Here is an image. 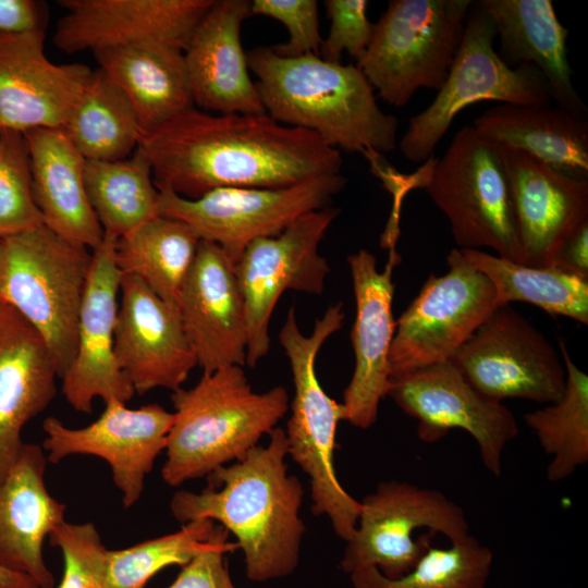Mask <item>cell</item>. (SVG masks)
Masks as SVG:
<instances>
[{"label": "cell", "instance_id": "obj_1", "mask_svg": "<svg viewBox=\"0 0 588 588\" xmlns=\"http://www.w3.org/2000/svg\"><path fill=\"white\" fill-rule=\"evenodd\" d=\"M137 147L157 188L187 199L222 187H286L342 169L340 150L267 113L192 108L143 133Z\"/></svg>", "mask_w": 588, "mask_h": 588}, {"label": "cell", "instance_id": "obj_2", "mask_svg": "<svg viewBox=\"0 0 588 588\" xmlns=\"http://www.w3.org/2000/svg\"><path fill=\"white\" fill-rule=\"evenodd\" d=\"M284 429L274 428L266 445L222 466L200 492L180 490L170 510L182 524L210 519L236 538L248 579L264 583L297 567L305 525L299 516L304 489L287 471Z\"/></svg>", "mask_w": 588, "mask_h": 588}, {"label": "cell", "instance_id": "obj_3", "mask_svg": "<svg viewBox=\"0 0 588 588\" xmlns=\"http://www.w3.org/2000/svg\"><path fill=\"white\" fill-rule=\"evenodd\" d=\"M265 111L279 123L308 131L328 146L380 155L397 146L399 121L382 111L356 64L308 53L282 57L271 47L246 52Z\"/></svg>", "mask_w": 588, "mask_h": 588}, {"label": "cell", "instance_id": "obj_4", "mask_svg": "<svg viewBox=\"0 0 588 588\" xmlns=\"http://www.w3.org/2000/svg\"><path fill=\"white\" fill-rule=\"evenodd\" d=\"M171 400L173 422L161 476L172 487L242 460L290 406L281 385L255 392L242 366L203 373L194 387L172 392Z\"/></svg>", "mask_w": 588, "mask_h": 588}, {"label": "cell", "instance_id": "obj_5", "mask_svg": "<svg viewBox=\"0 0 588 588\" xmlns=\"http://www.w3.org/2000/svg\"><path fill=\"white\" fill-rule=\"evenodd\" d=\"M0 244L1 298L40 335L62 379L76 351L91 254L44 224L1 237Z\"/></svg>", "mask_w": 588, "mask_h": 588}, {"label": "cell", "instance_id": "obj_6", "mask_svg": "<svg viewBox=\"0 0 588 588\" xmlns=\"http://www.w3.org/2000/svg\"><path fill=\"white\" fill-rule=\"evenodd\" d=\"M424 166L427 171L414 186L424 188L445 215L461 248L489 247L525 265L502 147L465 125L441 158Z\"/></svg>", "mask_w": 588, "mask_h": 588}, {"label": "cell", "instance_id": "obj_7", "mask_svg": "<svg viewBox=\"0 0 588 588\" xmlns=\"http://www.w3.org/2000/svg\"><path fill=\"white\" fill-rule=\"evenodd\" d=\"M471 0H391L357 66L388 105L439 90L457 54Z\"/></svg>", "mask_w": 588, "mask_h": 588}, {"label": "cell", "instance_id": "obj_8", "mask_svg": "<svg viewBox=\"0 0 588 588\" xmlns=\"http://www.w3.org/2000/svg\"><path fill=\"white\" fill-rule=\"evenodd\" d=\"M495 37L490 17L473 4L462 44L444 83L433 101L408 120L407 130L397 144L408 161L429 160L455 117L476 102L551 105L550 87L542 73L531 64L516 68L505 64L493 47Z\"/></svg>", "mask_w": 588, "mask_h": 588}, {"label": "cell", "instance_id": "obj_9", "mask_svg": "<svg viewBox=\"0 0 588 588\" xmlns=\"http://www.w3.org/2000/svg\"><path fill=\"white\" fill-rule=\"evenodd\" d=\"M438 532L451 542L469 535L458 504L436 489L383 481L360 502L340 567L348 575L376 567L384 577L397 579L413 569Z\"/></svg>", "mask_w": 588, "mask_h": 588}, {"label": "cell", "instance_id": "obj_10", "mask_svg": "<svg viewBox=\"0 0 588 588\" xmlns=\"http://www.w3.org/2000/svg\"><path fill=\"white\" fill-rule=\"evenodd\" d=\"M346 177L329 174L279 188L222 187L195 199L159 189L157 216L182 221L235 265L254 241L277 236L303 215L330 207Z\"/></svg>", "mask_w": 588, "mask_h": 588}, {"label": "cell", "instance_id": "obj_11", "mask_svg": "<svg viewBox=\"0 0 588 588\" xmlns=\"http://www.w3.org/2000/svg\"><path fill=\"white\" fill-rule=\"evenodd\" d=\"M449 271L430 274L397 321L390 350L391 377L450 360L499 308L491 281L453 248Z\"/></svg>", "mask_w": 588, "mask_h": 588}, {"label": "cell", "instance_id": "obj_12", "mask_svg": "<svg viewBox=\"0 0 588 588\" xmlns=\"http://www.w3.org/2000/svg\"><path fill=\"white\" fill-rule=\"evenodd\" d=\"M340 212L331 206L307 212L277 236L252 242L235 264L246 311L248 366L269 352L270 319L285 291L323 292L330 267L318 247Z\"/></svg>", "mask_w": 588, "mask_h": 588}, {"label": "cell", "instance_id": "obj_13", "mask_svg": "<svg viewBox=\"0 0 588 588\" xmlns=\"http://www.w3.org/2000/svg\"><path fill=\"white\" fill-rule=\"evenodd\" d=\"M450 362L479 393L491 400L555 403L566 371L544 335L511 305L497 308Z\"/></svg>", "mask_w": 588, "mask_h": 588}, {"label": "cell", "instance_id": "obj_14", "mask_svg": "<svg viewBox=\"0 0 588 588\" xmlns=\"http://www.w3.org/2000/svg\"><path fill=\"white\" fill-rule=\"evenodd\" d=\"M318 352L317 344L305 340L293 342L285 350L294 397L284 432L289 455L309 478L314 514L327 516L334 532L348 541L356 529L360 502L343 488L334 470L336 429L344 420V408L324 392L318 380Z\"/></svg>", "mask_w": 588, "mask_h": 588}, {"label": "cell", "instance_id": "obj_15", "mask_svg": "<svg viewBox=\"0 0 588 588\" xmlns=\"http://www.w3.org/2000/svg\"><path fill=\"white\" fill-rule=\"evenodd\" d=\"M388 396L418 422L417 436L426 443L463 429L476 441L487 470L499 477L502 453L518 434L514 414L479 393L450 362L391 377Z\"/></svg>", "mask_w": 588, "mask_h": 588}, {"label": "cell", "instance_id": "obj_16", "mask_svg": "<svg viewBox=\"0 0 588 588\" xmlns=\"http://www.w3.org/2000/svg\"><path fill=\"white\" fill-rule=\"evenodd\" d=\"M102 414L83 428H70L57 417L44 420L42 449L57 464L71 455H94L106 461L122 493L124 507L140 498L145 478L166 450L173 413L158 404L128 408L119 400L108 401Z\"/></svg>", "mask_w": 588, "mask_h": 588}, {"label": "cell", "instance_id": "obj_17", "mask_svg": "<svg viewBox=\"0 0 588 588\" xmlns=\"http://www.w3.org/2000/svg\"><path fill=\"white\" fill-rule=\"evenodd\" d=\"M118 237L103 234L91 252V262L77 322L74 359L62 378V393L77 412L90 413L94 400L127 403L135 391L114 354V330L122 272L115 247Z\"/></svg>", "mask_w": 588, "mask_h": 588}, {"label": "cell", "instance_id": "obj_18", "mask_svg": "<svg viewBox=\"0 0 588 588\" xmlns=\"http://www.w3.org/2000/svg\"><path fill=\"white\" fill-rule=\"evenodd\" d=\"M120 295L114 354L135 393L182 388L198 365L177 305L130 274H122Z\"/></svg>", "mask_w": 588, "mask_h": 588}, {"label": "cell", "instance_id": "obj_19", "mask_svg": "<svg viewBox=\"0 0 588 588\" xmlns=\"http://www.w3.org/2000/svg\"><path fill=\"white\" fill-rule=\"evenodd\" d=\"M53 44L66 53L156 42L183 51L213 0H60Z\"/></svg>", "mask_w": 588, "mask_h": 588}, {"label": "cell", "instance_id": "obj_20", "mask_svg": "<svg viewBox=\"0 0 588 588\" xmlns=\"http://www.w3.org/2000/svg\"><path fill=\"white\" fill-rule=\"evenodd\" d=\"M44 39V32L0 36L2 131L62 128L91 78L85 64L52 62Z\"/></svg>", "mask_w": 588, "mask_h": 588}, {"label": "cell", "instance_id": "obj_21", "mask_svg": "<svg viewBox=\"0 0 588 588\" xmlns=\"http://www.w3.org/2000/svg\"><path fill=\"white\" fill-rule=\"evenodd\" d=\"M397 258L392 248L383 271L378 270L376 257L367 249L346 258L356 304L351 331L355 366L342 405L344 420L360 429L376 422L379 404L390 384L389 357L395 332L392 272Z\"/></svg>", "mask_w": 588, "mask_h": 588}, {"label": "cell", "instance_id": "obj_22", "mask_svg": "<svg viewBox=\"0 0 588 588\" xmlns=\"http://www.w3.org/2000/svg\"><path fill=\"white\" fill-rule=\"evenodd\" d=\"M177 308L204 373L246 364V311L235 265L217 244L199 241Z\"/></svg>", "mask_w": 588, "mask_h": 588}, {"label": "cell", "instance_id": "obj_23", "mask_svg": "<svg viewBox=\"0 0 588 588\" xmlns=\"http://www.w3.org/2000/svg\"><path fill=\"white\" fill-rule=\"evenodd\" d=\"M250 7L249 0H213L183 50L194 103L203 111L266 113L241 42Z\"/></svg>", "mask_w": 588, "mask_h": 588}, {"label": "cell", "instance_id": "obj_24", "mask_svg": "<svg viewBox=\"0 0 588 588\" xmlns=\"http://www.w3.org/2000/svg\"><path fill=\"white\" fill-rule=\"evenodd\" d=\"M503 152L525 266L551 268L564 241L588 219V180L520 150Z\"/></svg>", "mask_w": 588, "mask_h": 588}, {"label": "cell", "instance_id": "obj_25", "mask_svg": "<svg viewBox=\"0 0 588 588\" xmlns=\"http://www.w3.org/2000/svg\"><path fill=\"white\" fill-rule=\"evenodd\" d=\"M47 455L42 446L24 442L19 457L0 481V564L33 578L39 588H53L42 544L64 522L66 505L45 485Z\"/></svg>", "mask_w": 588, "mask_h": 588}, {"label": "cell", "instance_id": "obj_26", "mask_svg": "<svg viewBox=\"0 0 588 588\" xmlns=\"http://www.w3.org/2000/svg\"><path fill=\"white\" fill-rule=\"evenodd\" d=\"M56 377L40 335L7 306L0 315V481L19 457L24 426L52 401Z\"/></svg>", "mask_w": 588, "mask_h": 588}, {"label": "cell", "instance_id": "obj_27", "mask_svg": "<svg viewBox=\"0 0 588 588\" xmlns=\"http://www.w3.org/2000/svg\"><path fill=\"white\" fill-rule=\"evenodd\" d=\"M24 135L33 195L44 225L93 252L105 233L87 196L86 160L61 128H36Z\"/></svg>", "mask_w": 588, "mask_h": 588}, {"label": "cell", "instance_id": "obj_28", "mask_svg": "<svg viewBox=\"0 0 588 588\" xmlns=\"http://www.w3.org/2000/svg\"><path fill=\"white\" fill-rule=\"evenodd\" d=\"M476 5L492 21L500 39L499 57L511 68L536 66L556 106L585 117L587 107L572 83L567 60L568 29L551 0H479Z\"/></svg>", "mask_w": 588, "mask_h": 588}, {"label": "cell", "instance_id": "obj_29", "mask_svg": "<svg viewBox=\"0 0 588 588\" xmlns=\"http://www.w3.org/2000/svg\"><path fill=\"white\" fill-rule=\"evenodd\" d=\"M99 69L133 107L142 134L195 108L183 51L156 42L94 53Z\"/></svg>", "mask_w": 588, "mask_h": 588}, {"label": "cell", "instance_id": "obj_30", "mask_svg": "<svg viewBox=\"0 0 588 588\" xmlns=\"http://www.w3.org/2000/svg\"><path fill=\"white\" fill-rule=\"evenodd\" d=\"M485 138L588 180V122L559 106L497 105L473 123Z\"/></svg>", "mask_w": 588, "mask_h": 588}, {"label": "cell", "instance_id": "obj_31", "mask_svg": "<svg viewBox=\"0 0 588 588\" xmlns=\"http://www.w3.org/2000/svg\"><path fill=\"white\" fill-rule=\"evenodd\" d=\"M199 237L182 221L155 216L117 241L122 274L137 277L162 299L177 305Z\"/></svg>", "mask_w": 588, "mask_h": 588}, {"label": "cell", "instance_id": "obj_32", "mask_svg": "<svg viewBox=\"0 0 588 588\" xmlns=\"http://www.w3.org/2000/svg\"><path fill=\"white\" fill-rule=\"evenodd\" d=\"M84 175L89 204L103 233L119 238L157 216L159 189L138 147L124 159L86 160Z\"/></svg>", "mask_w": 588, "mask_h": 588}, {"label": "cell", "instance_id": "obj_33", "mask_svg": "<svg viewBox=\"0 0 588 588\" xmlns=\"http://www.w3.org/2000/svg\"><path fill=\"white\" fill-rule=\"evenodd\" d=\"M85 160L114 161L131 156L142 130L124 94L100 70L61 128Z\"/></svg>", "mask_w": 588, "mask_h": 588}, {"label": "cell", "instance_id": "obj_34", "mask_svg": "<svg viewBox=\"0 0 588 588\" xmlns=\"http://www.w3.org/2000/svg\"><path fill=\"white\" fill-rule=\"evenodd\" d=\"M493 284L499 306L532 304L551 315L588 323V282L553 268L529 267L480 249H460Z\"/></svg>", "mask_w": 588, "mask_h": 588}, {"label": "cell", "instance_id": "obj_35", "mask_svg": "<svg viewBox=\"0 0 588 588\" xmlns=\"http://www.w3.org/2000/svg\"><path fill=\"white\" fill-rule=\"evenodd\" d=\"M559 346L566 371L564 394L524 416L544 453L552 457L547 467L551 482L568 478L588 463V377L574 364L562 340Z\"/></svg>", "mask_w": 588, "mask_h": 588}, {"label": "cell", "instance_id": "obj_36", "mask_svg": "<svg viewBox=\"0 0 588 588\" xmlns=\"http://www.w3.org/2000/svg\"><path fill=\"white\" fill-rule=\"evenodd\" d=\"M493 553L470 534L446 549L430 547L417 564L397 579L376 567L350 575L354 588H485Z\"/></svg>", "mask_w": 588, "mask_h": 588}, {"label": "cell", "instance_id": "obj_37", "mask_svg": "<svg viewBox=\"0 0 588 588\" xmlns=\"http://www.w3.org/2000/svg\"><path fill=\"white\" fill-rule=\"evenodd\" d=\"M217 524L195 519L175 531L135 546L107 550L105 588H145L151 577L172 566H183L212 541Z\"/></svg>", "mask_w": 588, "mask_h": 588}, {"label": "cell", "instance_id": "obj_38", "mask_svg": "<svg viewBox=\"0 0 588 588\" xmlns=\"http://www.w3.org/2000/svg\"><path fill=\"white\" fill-rule=\"evenodd\" d=\"M32 188L25 135L2 131L0 138V238L42 225Z\"/></svg>", "mask_w": 588, "mask_h": 588}, {"label": "cell", "instance_id": "obj_39", "mask_svg": "<svg viewBox=\"0 0 588 588\" xmlns=\"http://www.w3.org/2000/svg\"><path fill=\"white\" fill-rule=\"evenodd\" d=\"M63 555L58 588H105L107 548L93 523L62 522L49 535Z\"/></svg>", "mask_w": 588, "mask_h": 588}, {"label": "cell", "instance_id": "obj_40", "mask_svg": "<svg viewBox=\"0 0 588 588\" xmlns=\"http://www.w3.org/2000/svg\"><path fill=\"white\" fill-rule=\"evenodd\" d=\"M327 16L331 21L329 34L322 39L319 56L332 63H341L343 52L356 61L364 59L373 34L367 15V0H326Z\"/></svg>", "mask_w": 588, "mask_h": 588}, {"label": "cell", "instance_id": "obj_41", "mask_svg": "<svg viewBox=\"0 0 588 588\" xmlns=\"http://www.w3.org/2000/svg\"><path fill=\"white\" fill-rule=\"evenodd\" d=\"M252 15H264L281 22L289 30V40L271 46L282 57L319 56L322 38L319 30L316 0H253Z\"/></svg>", "mask_w": 588, "mask_h": 588}, {"label": "cell", "instance_id": "obj_42", "mask_svg": "<svg viewBox=\"0 0 588 588\" xmlns=\"http://www.w3.org/2000/svg\"><path fill=\"white\" fill-rule=\"evenodd\" d=\"M229 532L217 524L210 544L182 566L168 588H236L231 579L225 554L237 549Z\"/></svg>", "mask_w": 588, "mask_h": 588}, {"label": "cell", "instance_id": "obj_43", "mask_svg": "<svg viewBox=\"0 0 588 588\" xmlns=\"http://www.w3.org/2000/svg\"><path fill=\"white\" fill-rule=\"evenodd\" d=\"M44 32V13L33 0H0V36Z\"/></svg>", "mask_w": 588, "mask_h": 588}, {"label": "cell", "instance_id": "obj_44", "mask_svg": "<svg viewBox=\"0 0 588 588\" xmlns=\"http://www.w3.org/2000/svg\"><path fill=\"white\" fill-rule=\"evenodd\" d=\"M551 268L588 282V219L564 241Z\"/></svg>", "mask_w": 588, "mask_h": 588}, {"label": "cell", "instance_id": "obj_45", "mask_svg": "<svg viewBox=\"0 0 588 588\" xmlns=\"http://www.w3.org/2000/svg\"><path fill=\"white\" fill-rule=\"evenodd\" d=\"M0 588H39L29 576L0 564Z\"/></svg>", "mask_w": 588, "mask_h": 588}, {"label": "cell", "instance_id": "obj_46", "mask_svg": "<svg viewBox=\"0 0 588 588\" xmlns=\"http://www.w3.org/2000/svg\"><path fill=\"white\" fill-rule=\"evenodd\" d=\"M0 268H1V244H0ZM5 307H7V305L3 303L2 298H1V293H0V315L4 310Z\"/></svg>", "mask_w": 588, "mask_h": 588}, {"label": "cell", "instance_id": "obj_47", "mask_svg": "<svg viewBox=\"0 0 588 588\" xmlns=\"http://www.w3.org/2000/svg\"><path fill=\"white\" fill-rule=\"evenodd\" d=\"M1 134H2V130H1V126H0V138H1Z\"/></svg>", "mask_w": 588, "mask_h": 588}]
</instances>
